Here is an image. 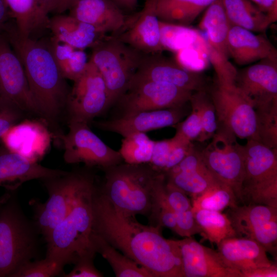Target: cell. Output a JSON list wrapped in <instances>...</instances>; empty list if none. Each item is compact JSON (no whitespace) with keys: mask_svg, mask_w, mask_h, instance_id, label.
<instances>
[{"mask_svg":"<svg viewBox=\"0 0 277 277\" xmlns=\"http://www.w3.org/2000/svg\"><path fill=\"white\" fill-rule=\"evenodd\" d=\"M93 231L149 270L154 277H184L176 240L165 239L159 225H145L117 210L100 189L92 196Z\"/></svg>","mask_w":277,"mask_h":277,"instance_id":"1","label":"cell"},{"mask_svg":"<svg viewBox=\"0 0 277 277\" xmlns=\"http://www.w3.org/2000/svg\"><path fill=\"white\" fill-rule=\"evenodd\" d=\"M3 32L21 60L38 111L46 122L54 123L66 107L70 91L53 56L49 41L21 36L14 22Z\"/></svg>","mask_w":277,"mask_h":277,"instance_id":"2","label":"cell"},{"mask_svg":"<svg viewBox=\"0 0 277 277\" xmlns=\"http://www.w3.org/2000/svg\"><path fill=\"white\" fill-rule=\"evenodd\" d=\"M102 193L119 212L151 216L159 188L165 180L148 164L121 163L104 169Z\"/></svg>","mask_w":277,"mask_h":277,"instance_id":"3","label":"cell"},{"mask_svg":"<svg viewBox=\"0 0 277 277\" xmlns=\"http://www.w3.org/2000/svg\"><path fill=\"white\" fill-rule=\"evenodd\" d=\"M96 187L94 179L85 186L66 216L44 238L46 256L65 266L83 258H94L92 201Z\"/></svg>","mask_w":277,"mask_h":277,"instance_id":"4","label":"cell"},{"mask_svg":"<svg viewBox=\"0 0 277 277\" xmlns=\"http://www.w3.org/2000/svg\"><path fill=\"white\" fill-rule=\"evenodd\" d=\"M38 233L13 194L0 209V277H12L37 256Z\"/></svg>","mask_w":277,"mask_h":277,"instance_id":"5","label":"cell"},{"mask_svg":"<svg viewBox=\"0 0 277 277\" xmlns=\"http://www.w3.org/2000/svg\"><path fill=\"white\" fill-rule=\"evenodd\" d=\"M91 48L89 60L102 76L113 106L128 89L145 54L112 35H105Z\"/></svg>","mask_w":277,"mask_h":277,"instance_id":"6","label":"cell"},{"mask_svg":"<svg viewBox=\"0 0 277 277\" xmlns=\"http://www.w3.org/2000/svg\"><path fill=\"white\" fill-rule=\"evenodd\" d=\"M245 177L243 204L277 207L276 149L254 140L243 146Z\"/></svg>","mask_w":277,"mask_h":277,"instance_id":"7","label":"cell"},{"mask_svg":"<svg viewBox=\"0 0 277 277\" xmlns=\"http://www.w3.org/2000/svg\"><path fill=\"white\" fill-rule=\"evenodd\" d=\"M94 176L85 171H67L62 175L42 180L47 191L46 202H31L34 223L44 238L68 214L80 191Z\"/></svg>","mask_w":277,"mask_h":277,"instance_id":"8","label":"cell"},{"mask_svg":"<svg viewBox=\"0 0 277 277\" xmlns=\"http://www.w3.org/2000/svg\"><path fill=\"white\" fill-rule=\"evenodd\" d=\"M225 127L218 125L212 141L200 154L213 176L229 187L239 204H243L242 186L245 177L243 146Z\"/></svg>","mask_w":277,"mask_h":277,"instance_id":"9","label":"cell"},{"mask_svg":"<svg viewBox=\"0 0 277 277\" xmlns=\"http://www.w3.org/2000/svg\"><path fill=\"white\" fill-rule=\"evenodd\" d=\"M218 125L241 139L260 142L256 111L250 101L235 85L216 83L210 92Z\"/></svg>","mask_w":277,"mask_h":277,"instance_id":"10","label":"cell"},{"mask_svg":"<svg viewBox=\"0 0 277 277\" xmlns=\"http://www.w3.org/2000/svg\"><path fill=\"white\" fill-rule=\"evenodd\" d=\"M193 92L173 85L132 78L128 89L116 103L127 116L144 111L183 107Z\"/></svg>","mask_w":277,"mask_h":277,"instance_id":"11","label":"cell"},{"mask_svg":"<svg viewBox=\"0 0 277 277\" xmlns=\"http://www.w3.org/2000/svg\"><path fill=\"white\" fill-rule=\"evenodd\" d=\"M69 131L61 138L67 164L83 163L104 169L122 163L118 151L106 145L83 122H69Z\"/></svg>","mask_w":277,"mask_h":277,"instance_id":"12","label":"cell"},{"mask_svg":"<svg viewBox=\"0 0 277 277\" xmlns=\"http://www.w3.org/2000/svg\"><path fill=\"white\" fill-rule=\"evenodd\" d=\"M110 107L105 82L95 66L89 60L84 73L74 81L69 92L66 104L68 122L89 124Z\"/></svg>","mask_w":277,"mask_h":277,"instance_id":"13","label":"cell"},{"mask_svg":"<svg viewBox=\"0 0 277 277\" xmlns=\"http://www.w3.org/2000/svg\"><path fill=\"white\" fill-rule=\"evenodd\" d=\"M236 236L254 240L277 259V207L242 204L229 208L228 213Z\"/></svg>","mask_w":277,"mask_h":277,"instance_id":"14","label":"cell"},{"mask_svg":"<svg viewBox=\"0 0 277 277\" xmlns=\"http://www.w3.org/2000/svg\"><path fill=\"white\" fill-rule=\"evenodd\" d=\"M235 85L256 112L277 108V58H267L238 70Z\"/></svg>","mask_w":277,"mask_h":277,"instance_id":"15","label":"cell"},{"mask_svg":"<svg viewBox=\"0 0 277 277\" xmlns=\"http://www.w3.org/2000/svg\"><path fill=\"white\" fill-rule=\"evenodd\" d=\"M0 96L24 113L39 115L23 64L3 31L0 32Z\"/></svg>","mask_w":277,"mask_h":277,"instance_id":"16","label":"cell"},{"mask_svg":"<svg viewBox=\"0 0 277 277\" xmlns=\"http://www.w3.org/2000/svg\"><path fill=\"white\" fill-rule=\"evenodd\" d=\"M164 82L192 92L206 91L205 77L160 53L145 54L133 78Z\"/></svg>","mask_w":277,"mask_h":277,"instance_id":"17","label":"cell"},{"mask_svg":"<svg viewBox=\"0 0 277 277\" xmlns=\"http://www.w3.org/2000/svg\"><path fill=\"white\" fill-rule=\"evenodd\" d=\"M184 277H242L229 267L217 251L204 246L191 236L176 240Z\"/></svg>","mask_w":277,"mask_h":277,"instance_id":"18","label":"cell"},{"mask_svg":"<svg viewBox=\"0 0 277 277\" xmlns=\"http://www.w3.org/2000/svg\"><path fill=\"white\" fill-rule=\"evenodd\" d=\"M157 1L145 0L142 10L130 15L126 28L115 36L145 54L160 53L164 51L156 13Z\"/></svg>","mask_w":277,"mask_h":277,"instance_id":"19","label":"cell"},{"mask_svg":"<svg viewBox=\"0 0 277 277\" xmlns=\"http://www.w3.org/2000/svg\"><path fill=\"white\" fill-rule=\"evenodd\" d=\"M51 140V134L45 124L25 120L12 127L3 136L1 142L8 150L38 163L47 153Z\"/></svg>","mask_w":277,"mask_h":277,"instance_id":"20","label":"cell"},{"mask_svg":"<svg viewBox=\"0 0 277 277\" xmlns=\"http://www.w3.org/2000/svg\"><path fill=\"white\" fill-rule=\"evenodd\" d=\"M183 107L138 112L111 120L98 122L100 129L116 133L123 137L177 124L185 115Z\"/></svg>","mask_w":277,"mask_h":277,"instance_id":"21","label":"cell"},{"mask_svg":"<svg viewBox=\"0 0 277 277\" xmlns=\"http://www.w3.org/2000/svg\"><path fill=\"white\" fill-rule=\"evenodd\" d=\"M165 175L167 182L191 199L223 184L209 171L202 160L200 151L193 146L186 156Z\"/></svg>","mask_w":277,"mask_h":277,"instance_id":"22","label":"cell"},{"mask_svg":"<svg viewBox=\"0 0 277 277\" xmlns=\"http://www.w3.org/2000/svg\"><path fill=\"white\" fill-rule=\"evenodd\" d=\"M67 171L52 169L27 160L4 145L0 146V187L14 192L24 183L62 175Z\"/></svg>","mask_w":277,"mask_h":277,"instance_id":"23","label":"cell"},{"mask_svg":"<svg viewBox=\"0 0 277 277\" xmlns=\"http://www.w3.org/2000/svg\"><path fill=\"white\" fill-rule=\"evenodd\" d=\"M69 10V15L91 25L104 35L120 34L130 16L111 0H78Z\"/></svg>","mask_w":277,"mask_h":277,"instance_id":"24","label":"cell"},{"mask_svg":"<svg viewBox=\"0 0 277 277\" xmlns=\"http://www.w3.org/2000/svg\"><path fill=\"white\" fill-rule=\"evenodd\" d=\"M227 49L229 57L241 66L277 58L276 49L265 36L237 26L231 25L229 30Z\"/></svg>","mask_w":277,"mask_h":277,"instance_id":"25","label":"cell"},{"mask_svg":"<svg viewBox=\"0 0 277 277\" xmlns=\"http://www.w3.org/2000/svg\"><path fill=\"white\" fill-rule=\"evenodd\" d=\"M217 247L225 262L241 273L275 263L269 259L262 245L251 239L235 236L223 240Z\"/></svg>","mask_w":277,"mask_h":277,"instance_id":"26","label":"cell"},{"mask_svg":"<svg viewBox=\"0 0 277 277\" xmlns=\"http://www.w3.org/2000/svg\"><path fill=\"white\" fill-rule=\"evenodd\" d=\"M47 28L51 30L54 41L84 50L91 48L106 35L91 25L70 15L58 14L49 18Z\"/></svg>","mask_w":277,"mask_h":277,"instance_id":"27","label":"cell"},{"mask_svg":"<svg viewBox=\"0 0 277 277\" xmlns=\"http://www.w3.org/2000/svg\"><path fill=\"white\" fill-rule=\"evenodd\" d=\"M231 26L223 0H215L206 8L199 24L205 32V40L216 51L228 58L227 39Z\"/></svg>","mask_w":277,"mask_h":277,"instance_id":"28","label":"cell"},{"mask_svg":"<svg viewBox=\"0 0 277 277\" xmlns=\"http://www.w3.org/2000/svg\"><path fill=\"white\" fill-rule=\"evenodd\" d=\"M225 10L231 25L253 32L265 33L273 23L268 15L250 0H223Z\"/></svg>","mask_w":277,"mask_h":277,"instance_id":"29","label":"cell"},{"mask_svg":"<svg viewBox=\"0 0 277 277\" xmlns=\"http://www.w3.org/2000/svg\"><path fill=\"white\" fill-rule=\"evenodd\" d=\"M215 0H158L160 21L189 26Z\"/></svg>","mask_w":277,"mask_h":277,"instance_id":"30","label":"cell"},{"mask_svg":"<svg viewBox=\"0 0 277 277\" xmlns=\"http://www.w3.org/2000/svg\"><path fill=\"white\" fill-rule=\"evenodd\" d=\"M165 194L167 202L175 215L176 234L184 238L200 234L201 230L195 220L191 201L188 195L167 182L166 179Z\"/></svg>","mask_w":277,"mask_h":277,"instance_id":"31","label":"cell"},{"mask_svg":"<svg viewBox=\"0 0 277 277\" xmlns=\"http://www.w3.org/2000/svg\"><path fill=\"white\" fill-rule=\"evenodd\" d=\"M18 33L31 37L36 31L47 28L48 22L42 15L37 0H5Z\"/></svg>","mask_w":277,"mask_h":277,"instance_id":"32","label":"cell"},{"mask_svg":"<svg viewBox=\"0 0 277 277\" xmlns=\"http://www.w3.org/2000/svg\"><path fill=\"white\" fill-rule=\"evenodd\" d=\"M92 241L96 253L108 262L116 277H154L147 269L113 247L93 231Z\"/></svg>","mask_w":277,"mask_h":277,"instance_id":"33","label":"cell"},{"mask_svg":"<svg viewBox=\"0 0 277 277\" xmlns=\"http://www.w3.org/2000/svg\"><path fill=\"white\" fill-rule=\"evenodd\" d=\"M193 213L201 230L200 234L211 243L217 246L225 239L236 236L227 214L205 209L199 210Z\"/></svg>","mask_w":277,"mask_h":277,"instance_id":"34","label":"cell"},{"mask_svg":"<svg viewBox=\"0 0 277 277\" xmlns=\"http://www.w3.org/2000/svg\"><path fill=\"white\" fill-rule=\"evenodd\" d=\"M50 47L60 70L65 79L73 82L78 78L85 71L88 61L84 50L75 49L51 38Z\"/></svg>","mask_w":277,"mask_h":277,"instance_id":"35","label":"cell"},{"mask_svg":"<svg viewBox=\"0 0 277 277\" xmlns=\"http://www.w3.org/2000/svg\"><path fill=\"white\" fill-rule=\"evenodd\" d=\"M160 42L164 50L178 52L194 47L202 38L200 32L189 26L160 21Z\"/></svg>","mask_w":277,"mask_h":277,"instance_id":"36","label":"cell"},{"mask_svg":"<svg viewBox=\"0 0 277 277\" xmlns=\"http://www.w3.org/2000/svg\"><path fill=\"white\" fill-rule=\"evenodd\" d=\"M155 141L145 133L137 132L124 137L118 150L124 162L132 164H149Z\"/></svg>","mask_w":277,"mask_h":277,"instance_id":"37","label":"cell"},{"mask_svg":"<svg viewBox=\"0 0 277 277\" xmlns=\"http://www.w3.org/2000/svg\"><path fill=\"white\" fill-rule=\"evenodd\" d=\"M191 199L193 213L201 209L221 211L227 207L239 205L233 191L224 184L211 188Z\"/></svg>","mask_w":277,"mask_h":277,"instance_id":"38","label":"cell"},{"mask_svg":"<svg viewBox=\"0 0 277 277\" xmlns=\"http://www.w3.org/2000/svg\"><path fill=\"white\" fill-rule=\"evenodd\" d=\"M190 100L194 102L199 110L202 132L198 139L204 142L213 137L218 128V122L215 109L212 101L206 91L193 92Z\"/></svg>","mask_w":277,"mask_h":277,"instance_id":"39","label":"cell"},{"mask_svg":"<svg viewBox=\"0 0 277 277\" xmlns=\"http://www.w3.org/2000/svg\"><path fill=\"white\" fill-rule=\"evenodd\" d=\"M65 265L46 256L41 260L29 261L19 268L12 277H52L60 275Z\"/></svg>","mask_w":277,"mask_h":277,"instance_id":"40","label":"cell"},{"mask_svg":"<svg viewBox=\"0 0 277 277\" xmlns=\"http://www.w3.org/2000/svg\"><path fill=\"white\" fill-rule=\"evenodd\" d=\"M203 45L205 53L215 70L217 83L225 85L234 84L238 70L230 62L229 58L216 51L206 40H203Z\"/></svg>","mask_w":277,"mask_h":277,"instance_id":"41","label":"cell"},{"mask_svg":"<svg viewBox=\"0 0 277 277\" xmlns=\"http://www.w3.org/2000/svg\"><path fill=\"white\" fill-rule=\"evenodd\" d=\"M192 111L189 116L183 122L177 123L174 136L186 143L198 141L202 132L201 119L196 104L190 100Z\"/></svg>","mask_w":277,"mask_h":277,"instance_id":"42","label":"cell"},{"mask_svg":"<svg viewBox=\"0 0 277 277\" xmlns=\"http://www.w3.org/2000/svg\"><path fill=\"white\" fill-rule=\"evenodd\" d=\"M180 142H183L174 136L170 139L155 141L152 157L148 164L155 170L165 174L170 154Z\"/></svg>","mask_w":277,"mask_h":277,"instance_id":"43","label":"cell"},{"mask_svg":"<svg viewBox=\"0 0 277 277\" xmlns=\"http://www.w3.org/2000/svg\"><path fill=\"white\" fill-rule=\"evenodd\" d=\"M24 113L14 103L0 96V142L9 129L19 122Z\"/></svg>","mask_w":277,"mask_h":277,"instance_id":"44","label":"cell"},{"mask_svg":"<svg viewBox=\"0 0 277 277\" xmlns=\"http://www.w3.org/2000/svg\"><path fill=\"white\" fill-rule=\"evenodd\" d=\"M93 258H83L74 264L73 269L66 277H101L103 274L95 267Z\"/></svg>","mask_w":277,"mask_h":277,"instance_id":"45","label":"cell"},{"mask_svg":"<svg viewBox=\"0 0 277 277\" xmlns=\"http://www.w3.org/2000/svg\"><path fill=\"white\" fill-rule=\"evenodd\" d=\"M242 277H276V263L269 267H261L242 273Z\"/></svg>","mask_w":277,"mask_h":277,"instance_id":"46","label":"cell"},{"mask_svg":"<svg viewBox=\"0 0 277 277\" xmlns=\"http://www.w3.org/2000/svg\"><path fill=\"white\" fill-rule=\"evenodd\" d=\"M55 0H37V5L43 17L49 21L48 14L54 11Z\"/></svg>","mask_w":277,"mask_h":277,"instance_id":"47","label":"cell"},{"mask_svg":"<svg viewBox=\"0 0 277 277\" xmlns=\"http://www.w3.org/2000/svg\"><path fill=\"white\" fill-rule=\"evenodd\" d=\"M11 18L10 12L5 0H0V32L3 31Z\"/></svg>","mask_w":277,"mask_h":277,"instance_id":"48","label":"cell"},{"mask_svg":"<svg viewBox=\"0 0 277 277\" xmlns=\"http://www.w3.org/2000/svg\"><path fill=\"white\" fill-rule=\"evenodd\" d=\"M78 0H55L54 12L62 14L71 9Z\"/></svg>","mask_w":277,"mask_h":277,"instance_id":"49","label":"cell"},{"mask_svg":"<svg viewBox=\"0 0 277 277\" xmlns=\"http://www.w3.org/2000/svg\"><path fill=\"white\" fill-rule=\"evenodd\" d=\"M264 12L273 23L277 21V0H265Z\"/></svg>","mask_w":277,"mask_h":277,"instance_id":"50","label":"cell"},{"mask_svg":"<svg viewBox=\"0 0 277 277\" xmlns=\"http://www.w3.org/2000/svg\"><path fill=\"white\" fill-rule=\"evenodd\" d=\"M122 10L131 11L135 10L138 5V0H111Z\"/></svg>","mask_w":277,"mask_h":277,"instance_id":"51","label":"cell"},{"mask_svg":"<svg viewBox=\"0 0 277 277\" xmlns=\"http://www.w3.org/2000/svg\"><path fill=\"white\" fill-rule=\"evenodd\" d=\"M13 192L8 191L0 196V209L13 195Z\"/></svg>","mask_w":277,"mask_h":277,"instance_id":"52","label":"cell"},{"mask_svg":"<svg viewBox=\"0 0 277 277\" xmlns=\"http://www.w3.org/2000/svg\"><path fill=\"white\" fill-rule=\"evenodd\" d=\"M251 1L253 3H255L256 6H258L262 11L264 12L265 6V0H251Z\"/></svg>","mask_w":277,"mask_h":277,"instance_id":"53","label":"cell"}]
</instances>
